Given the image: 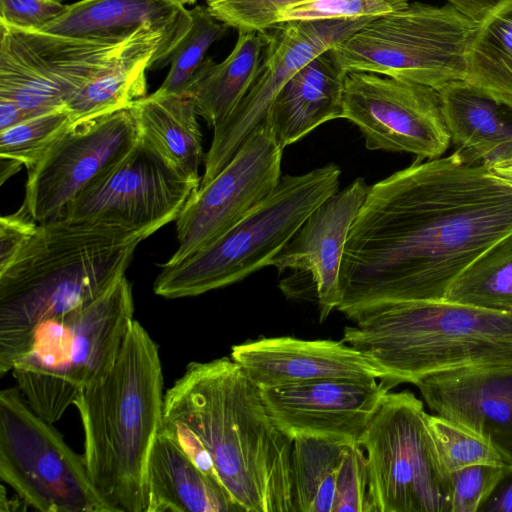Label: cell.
I'll list each match as a JSON object with an SVG mask.
<instances>
[{
  "label": "cell",
  "instance_id": "obj_1",
  "mask_svg": "<svg viewBox=\"0 0 512 512\" xmlns=\"http://www.w3.org/2000/svg\"><path fill=\"white\" fill-rule=\"evenodd\" d=\"M512 232V182L482 164L415 159L370 186L350 228L337 310L356 322L392 304L444 300Z\"/></svg>",
  "mask_w": 512,
  "mask_h": 512
},
{
  "label": "cell",
  "instance_id": "obj_2",
  "mask_svg": "<svg viewBox=\"0 0 512 512\" xmlns=\"http://www.w3.org/2000/svg\"><path fill=\"white\" fill-rule=\"evenodd\" d=\"M163 417L184 423L211 456L222 485L246 512H296L292 440L259 387L231 358L193 361L164 394Z\"/></svg>",
  "mask_w": 512,
  "mask_h": 512
},
{
  "label": "cell",
  "instance_id": "obj_3",
  "mask_svg": "<svg viewBox=\"0 0 512 512\" xmlns=\"http://www.w3.org/2000/svg\"><path fill=\"white\" fill-rule=\"evenodd\" d=\"M146 230L57 218L38 225L0 270V376L26 352L42 322L82 308L125 275Z\"/></svg>",
  "mask_w": 512,
  "mask_h": 512
},
{
  "label": "cell",
  "instance_id": "obj_4",
  "mask_svg": "<svg viewBox=\"0 0 512 512\" xmlns=\"http://www.w3.org/2000/svg\"><path fill=\"white\" fill-rule=\"evenodd\" d=\"M159 347L133 320L116 361L74 406L91 481L115 512H145L148 456L163 421Z\"/></svg>",
  "mask_w": 512,
  "mask_h": 512
},
{
  "label": "cell",
  "instance_id": "obj_5",
  "mask_svg": "<svg viewBox=\"0 0 512 512\" xmlns=\"http://www.w3.org/2000/svg\"><path fill=\"white\" fill-rule=\"evenodd\" d=\"M342 340L394 387L436 371L512 365V314L445 300L402 302L362 316Z\"/></svg>",
  "mask_w": 512,
  "mask_h": 512
},
{
  "label": "cell",
  "instance_id": "obj_6",
  "mask_svg": "<svg viewBox=\"0 0 512 512\" xmlns=\"http://www.w3.org/2000/svg\"><path fill=\"white\" fill-rule=\"evenodd\" d=\"M134 309L132 285L123 275L90 304L35 328L11 372L38 416L54 424L89 384L110 370Z\"/></svg>",
  "mask_w": 512,
  "mask_h": 512
},
{
  "label": "cell",
  "instance_id": "obj_7",
  "mask_svg": "<svg viewBox=\"0 0 512 512\" xmlns=\"http://www.w3.org/2000/svg\"><path fill=\"white\" fill-rule=\"evenodd\" d=\"M340 176L333 163L281 176L265 198L211 244L176 264H162L154 293L168 299L198 296L270 265L308 216L339 190Z\"/></svg>",
  "mask_w": 512,
  "mask_h": 512
},
{
  "label": "cell",
  "instance_id": "obj_8",
  "mask_svg": "<svg viewBox=\"0 0 512 512\" xmlns=\"http://www.w3.org/2000/svg\"><path fill=\"white\" fill-rule=\"evenodd\" d=\"M477 24L450 4L409 3L331 48L342 68L432 87L463 80Z\"/></svg>",
  "mask_w": 512,
  "mask_h": 512
},
{
  "label": "cell",
  "instance_id": "obj_9",
  "mask_svg": "<svg viewBox=\"0 0 512 512\" xmlns=\"http://www.w3.org/2000/svg\"><path fill=\"white\" fill-rule=\"evenodd\" d=\"M359 445L373 512H450V476L414 394L387 392Z\"/></svg>",
  "mask_w": 512,
  "mask_h": 512
},
{
  "label": "cell",
  "instance_id": "obj_10",
  "mask_svg": "<svg viewBox=\"0 0 512 512\" xmlns=\"http://www.w3.org/2000/svg\"><path fill=\"white\" fill-rule=\"evenodd\" d=\"M0 479L41 512H115L91 481L84 456L17 386L0 392Z\"/></svg>",
  "mask_w": 512,
  "mask_h": 512
},
{
  "label": "cell",
  "instance_id": "obj_11",
  "mask_svg": "<svg viewBox=\"0 0 512 512\" xmlns=\"http://www.w3.org/2000/svg\"><path fill=\"white\" fill-rule=\"evenodd\" d=\"M157 33L144 28L107 41L0 23V97L16 102L29 118L64 107L102 69Z\"/></svg>",
  "mask_w": 512,
  "mask_h": 512
},
{
  "label": "cell",
  "instance_id": "obj_12",
  "mask_svg": "<svg viewBox=\"0 0 512 512\" xmlns=\"http://www.w3.org/2000/svg\"><path fill=\"white\" fill-rule=\"evenodd\" d=\"M199 184L168 164L140 135L127 154L79 193L59 218L112 223L153 234L176 221Z\"/></svg>",
  "mask_w": 512,
  "mask_h": 512
},
{
  "label": "cell",
  "instance_id": "obj_13",
  "mask_svg": "<svg viewBox=\"0 0 512 512\" xmlns=\"http://www.w3.org/2000/svg\"><path fill=\"white\" fill-rule=\"evenodd\" d=\"M343 118L358 127L369 150L429 160L441 157L451 142L438 90L382 74L347 73Z\"/></svg>",
  "mask_w": 512,
  "mask_h": 512
},
{
  "label": "cell",
  "instance_id": "obj_14",
  "mask_svg": "<svg viewBox=\"0 0 512 512\" xmlns=\"http://www.w3.org/2000/svg\"><path fill=\"white\" fill-rule=\"evenodd\" d=\"M374 18L278 22L262 33L258 77L235 109L215 128L199 186L211 181L267 117L281 88L303 66Z\"/></svg>",
  "mask_w": 512,
  "mask_h": 512
},
{
  "label": "cell",
  "instance_id": "obj_15",
  "mask_svg": "<svg viewBox=\"0 0 512 512\" xmlns=\"http://www.w3.org/2000/svg\"><path fill=\"white\" fill-rule=\"evenodd\" d=\"M283 148L267 119L246 138L229 163L190 196L176 219V264L211 244L279 183Z\"/></svg>",
  "mask_w": 512,
  "mask_h": 512
},
{
  "label": "cell",
  "instance_id": "obj_16",
  "mask_svg": "<svg viewBox=\"0 0 512 512\" xmlns=\"http://www.w3.org/2000/svg\"><path fill=\"white\" fill-rule=\"evenodd\" d=\"M140 136L132 106L75 121L30 170L23 203L39 223L61 216Z\"/></svg>",
  "mask_w": 512,
  "mask_h": 512
},
{
  "label": "cell",
  "instance_id": "obj_17",
  "mask_svg": "<svg viewBox=\"0 0 512 512\" xmlns=\"http://www.w3.org/2000/svg\"><path fill=\"white\" fill-rule=\"evenodd\" d=\"M390 389L382 381L350 379L259 388L271 418L292 441L317 436L357 444Z\"/></svg>",
  "mask_w": 512,
  "mask_h": 512
},
{
  "label": "cell",
  "instance_id": "obj_18",
  "mask_svg": "<svg viewBox=\"0 0 512 512\" xmlns=\"http://www.w3.org/2000/svg\"><path fill=\"white\" fill-rule=\"evenodd\" d=\"M413 384L437 415L482 436L512 466V365L436 371Z\"/></svg>",
  "mask_w": 512,
  "mask_h": 512
},
{
  "label": "cell",
  "instance_id": "obj_19",
  "mask_svg": "<svg viewBox=\"0 0 512 512\" xmlns=\"http://www.w3.org/2000/svg\"><path fill=\"white\" fill-rule=\"evenodd\" d=\"M230 358L259 388L335 379L382 381L390 386L380 367L343 340L260 338L232 346Z\"/></svg>",
  "mask_w": 512,
  "mask_h": 512
},
{
  "label": "cell",
  "instance_id": "obj_20",
  "mask_svg": "<svg viewBox=\"0 0 512 512\" xmlns=\"http://www.w3.org/2000/svg\"><path fill=\"white\" fill-rule=\"evenodd\" d=\"M370 186L356 178L323 201L270 262L279 272L306 274L319 304L320 320L341 300L340 267L350 228Z\"/></svg>",
  "mask_w": 512,
  "mask_h": 512
},
{
  "label": "cell",
  "instance_id": "obj_21",
  "mask_svg": "<svg viewBox=\"0 0 512 512\" xmlns=\"http://www.w3.org/2000/svg\"><path fill=\"white\" fill-rule=\"evenodd\" d=\"M188 0H80L43 31L120 41L144 28L162 32L174 52L192 25Z\"/></svg>",
  "mask_w": 512,
  "mask_h": 512
},
{
  "label": "cell",
  "instance_id": "obj_22",
  "mask_svg": "<svg viewBox=\"0 0 512 512\" xmlns=\"http://www.w3.org/2000/svg\"><path fill=\"white\" fill-rule=\"evenodd\" d=\"M442 112L456 152L468 163L492 170L512 162V107L463 80L438 89Z\"/></svg>",
  "mask_w": 512,
  "mask_h": 512
},
{
  "label": "cell",
  "instance_id": "obj_23",
  "mask_svg": "<svg viewBox=\"0 0 512 512\" xmlns=\"http://www.w3.org/2000/svg\"><path fill=\"white\" fill-rule=\"evenodd\" d=\"M347 73L329 49L303 66L286 82L266 117L283 149L321 124L343 118Z\"/></svg>",
  "mask_w": 512,
  "mask_h": 512
},
{
  "label": "cell",
  "instance_id": "obj_24",
  "mask_svg": "<svg viewBox=\"0 0 512 512\" xmlns=\"http://www.w3.org/2000/svg\"><path fill=\"white\" fill-rule=\"evenodd\" d=\"M145 512H238L221 482L203 472L159 429L146 467Z\"/></svg>",
  "mask_w": 512,
  "mask_h": 512
},
{
  "label": "cell",
  "instance_id": "obj_25",
  "mask_svg": "<svg viewBox=\"0 0 512 512\" xmlns=\"http://www.w3.org/2000/svg\"><path fill=\"white\" fill-rule=\"evenodd\" d=\"M140 135L164 160L187 178L199 181L205 159L199 114L186 93L156 90L132 105Z\"/></svg>",
  "mask_w": 512,
  "mask_h": 512
},
{
  "label": "cell",
  "instance_id": "obj_26",
  "mask_svg": "<svg viewBox=\"0 0 512 512\" xmlns=\"http://www.w3.org/2000/svg\"><path fill=\"white\" fill-rule=\"evenodd\" d=\"M231 53L220 63L206 57L185 93L207 125L215 128L241 102L256 81L265 40L260 32L237 30Z\"/></svg>",
  "mask_w": 512,
  "mask_h": 512
},
{
  "label": "cell",
  "instance_id": "obj_27",
  "mask_svg": "<svg viewBox=\"0 0 512 512\" xmlns=\"http://www.w3.org/2000/svg\"><path fill=\"white\" fill-rule=\"evenodd\" d=\"M463 81L512 107V0L477 24Z\"/></svg>",
  "mask_w": 512,
  "mask_h": 512
},
{
  "label": "cell",
  "instance_id": "obj_28",
  "mask_svg": "<svg viewBox=\"0 0 512 512\" xmlns=\"http://www.w3.org/2000/svg\"><path fill=\"white\" fill-rule=\"evenodd\" d=\"M339 440L298 436L292 441L291 473L296 512H332L346 446Z\"/></svg>",
  "mask_w": 512,
  "mask_h": 512
},
{
  "label": "cell",
  "instance_id": "obj_29",
  "mask_svg": "<svg viewBox=\"0 0 512 512\" xmlns=\"http://www.w3.org/2000/svg\"><path fill=\"white\" fill-rule=\"evenodd\" d=\"M444 300L512 314V232L477 257L453 282Z\"/></svg>",
  "mask_w": 512,
  "mask_h": 512
},
{
  "label": "cell",
  "instance_id": "obj_30",
  "mask_svg": "<svg viewBox=\"0 0 512 512\" xmlns=\"http://www.w3.org/2000/svg\"><path fill=\"white\" fill-rule=\"evenodd\" d=\"M74 122L64 106L0 131L1 161L30 170Z\"/></svg>",
  "mask_w": 512,
  "mask_h": 512
},
{
  "label": "cell",
  "instance_id": "obj_31",
  "mask_svg": "<svg viewBox=\"0 0 512 512\" xmlns=\"http://www.w3.org/2000/svg\"><path fill=\"white\" fill-rule=\"evenodd\" d=\"M192 25L170 61V70L157 89L164 93L183 94L192 77L200 68L211 45L222 39L228 25L217 20L207 6L190 9Z\"/></svg>",
  "mask_w": 512,
  "mask_h": 512
},
{
  "label": "cell",
  "instance_id": "obj_32",
  "mask_svg": "<svg viewBox=\"0 0 512 512\" xmlns=\"http://www.w3.org/2000/svg\"><path fill=\"white\" fill-rule=\"evenodd\" d=\"M428 424L448 473L474 464L508 466L501 454L482 436L440 415H429Z\"/></svg>",
  "mask_w": 512,
  "mask_h": 512
},
{
  "label": "cell",
  "instance_id": "obj_33",
  "mask_svg": "<svg viewBox=\"0 0 512 512\" xmlns=\"http://www.w3.org/2000/svg\"><path fill=\"white\" fill-rule=\"evenodd\" d=\"M408 0H310L278 12L276 23L377 18L405 8Z\"/></svg>",
  "mask_w": 512,
  "mask_h": 512
},
{
  "label": "cell",
  "instance_id": "obj_34",
  "mask_svg": "<svg viewBox=\"0 0 512 512\" xmlns=\"http://www.w3.org/2000/svg\"><path fill=\"white\" fill-rule=\"evenodd\" d=\"M373 512L366 455L357 443L344 450L336 480L332 512Z\"/></svg>",
  "mask_w": 512,
  "mask_h": 512
},
{
  "label": "cell",
  "instance_id": "obj_35",
  "mask_svg": "<svg viewBox=\"0 0 512 512\" xmlns=\"http://www.w3.org/2000/svg\"><path fill=\"white\" fill-rule=\"evenodd\" d=\"M310 0H207L211 14L237 30L264 32L276 24L278 12Z\"/></svg>",
  "mask_w": 512,
  "mask_h": 512
},
{
  "label": "cell",
  "instance_id": "obj_36",
  "mask_svg": "<svg viewBox=\"0 0 512 512\" xmlns=\"http://www.w3.org/2000/svg\"><path fill=\"white\" fill-rule=\"evenodd\" d=\"M507 467L483 463L469 465L449 473L450 512H479Z\"/></svg>",
  "mask_w": 512,
  "mask_h": 512
},
{
  "label": "cell",
  "instance_id": "obj_37",
  "mask_svg": "<svg viewBox=\"0 0 512 512\" xmlns=\"http://www.w3.org/2000/svg\"><path fill=\"white\" fill-rule=\"evenodd\" d=\"M67 6L57 0H0V23L42 30L65 13Z\"/></svg>",
  "mask_w": 512,
  "mask_h": 512
},
{
  "label": "cell",
  "instance_id": "obj_38",
  "mask_svg": "<svg viewBox=\"0 0 512 512\" xmlns=\"http://www.w3.org/2000/svg\"><path fill=\"white\" fill-rule=\"evenodd\" d=\"M39 223L27 206L0 219V270L6 268L36 232Z\"/></svg>",
  "mask_w": 512,
  "mask_h": 512
},
{
  "label": "cell",
  "instance_id": "obj_39",
  "mask_svg": "<svg viewBox=\"0 0 512 512\" xmlns=\"http://www.w3.org/2000/svg\"><path fill=\"white\" fill-rule=\"evenodd\" d=\"M479 511L512 512V466L506 468L497 486Z\"/></svg>",
  "mask_w": 512,
  "mask_h": 512
},
{
  "label": "cell",
  "instance_id": "obj_40",
  "mask_svg": "<svg viewBox=\"0 0 512 512\" xmlns=\"http://www.w3.org/2000/svg\"><path fill=\"white\" fill-rule=\"evenodd\" d=\"M462 14L476 23H480L498 9L507 0H447Z\"/></svg>",
  "mask_w": 512,
  "mask_h": 512
},
{
  "label": "cell",
  "instance_id": "obj_41",
  "mask_svg": "<svg viewBox=\"0 0 512 512\" xmlns=\"http://www.w3.org/2000/svg\"><path fill=\"white\" fill-rule=\"evenodd\" d=\"M29 119L27 114L14 101L0 97V131Z\"/></svg>",
  "mask_w": 512,
  "mask_h": 512
},
{
  "label": "cell",
  "instance_id": "obj_42",
  "mask_svg": "<svg viewBox=\"0 0 512 512\" xmlns=\"http://www.w3.org/2000/svg\"><path fill=\"white\" fill-rule=\"evenodd\" d=\"M197 0H188V5H192L196 2Z\"/></svg>",
  "mask_w": 512,
  "mask_h": 512
},
{
  "label": "cell",
  "instance_id": "obj_43",
  "mask_svg": "<svg viewBox=\"0 0 512 512\" xmlns=\"http://www.w3.org/2000/svg\"><path fill=\"white\" fill-rule=\"evenodd\" d=\"M57 1L63 2L64 0H57Z\"/></svg>",
  "mask_w": 512,
  "mask_h": 512
}]
</instances>
